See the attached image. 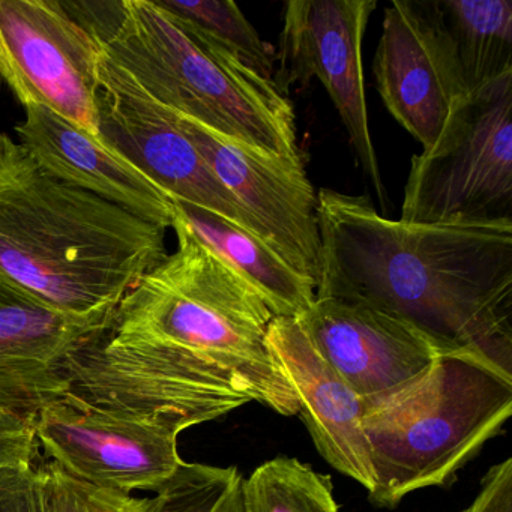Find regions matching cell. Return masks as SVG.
Listing matches in <instances>:
<instances>
[{
    "instance_id": "obj_1",
    "label": "cell",
    "mask_w": 512,
    "mask_h": 512,
    "mask_svg": "<svg viewBox=\"0 0 512 512\" xmlns=\"http://www.w3.org/2000/svg\"><path fill=\"white\" fill-rule=\"evenodd\" d=\"M172 229L175 253L68 359L67 394L179 434L253 401L298 415L266 341L274 313L182 224Z\"/></svg>"
},
{
    "instance_id": "obj_2",
    "label": "cell",
    "mask_w": 512,
    "mask_h": 512,
    "mask_svg": "<svg viewBox=\"0 0 512 512\" xmlns=\"http://www.w3.org/2000/svg\"><path fill=\"white\" fill-rule=\"evenodd\" d=\"M316 296L401 320L437 353L475 352L512 373V220L412 224L368 196L317 193Z\"/></svg>"
},
{
    "instance_id": "obj_3",
    "label": "cell",
    "mask_w": 512,
    "mask_h": 512,
    "mask_svg": "<svg viewBox=\"0 0 512 512\" xmlns=\"http://www.w3.org/2000/svg\"><path fill=\"white\" fill-rule=\"evenodd\" d=\"M167 230L50 175L0 133V278L53 310L104 320L167 257Z\"/></svg>"
},
{
    "instance_id": "obj_4",
    "label": "cell",
    "mask_w": 512,
    "mask_h": 512,
    "mask_svg": "<svg viewBox=\"0 0 512 512\" xmlns=\"http://www.w3.org/2000/svg\"><path fill=\"white\" fill-rule=\"evenodd\" d=\"M91 32L160 106L263 154L304 163L289 97L155 0L106 2Z\"/></svg>"
},
{
    "instance_id": "obj_5",
    "label": "cell",
    "mask_w": 512,
    "mask_h": 512,
    "mask_svg": "<svg viewBox=\"0 0 512 512\" xmlns=\"http://www.w3.org/2000/svg\"><path fill=\"white\" fill-rule=\"evenodd\" d=\"M511 415L512 373L479 353H440L404 385L364 398L368 499L395 508L413 491L448 485Z\"/></svg>"
},
{
    "instance_id": "obj_6",
    "label": "cell",
    "mask_w": 512,
    "mask_h": 512,
    "mask_svg": "<svg viewBox=\"0 0 512 512\" xmlns=\"http://www.w3.org/2000/svg\"><path fill=\"white\" fill-rule=\"evenodd\" d=\"M512 73L472 92L433 149L413 155L400 220L412 224L511 218Z\"/></svg>"
},
{
    "instance_id": "obj_7",
    "label": "cell",
    "mask_w": 512,
    "mask_h": 512,
    "mask_svg": "<svg viewBox=\"0 0 512 512\" xmlns=\"http://www.w3.org/2000/svg\"><path fill=\"white\" fill-rule=\"evenodd\" d=\"M100 41L59 0H0V79L23 107L100 130Z\"/></svg>"
},
{
    "instance_id": "obj_8",
    "label": "cell",
    "mask_w": 512,
    "mask_h": 512,
    "mask_svg": "<svg viewBox=\"0 0 512 512\" xmlns=\"http://www.w3.org/2000/svg\"><path fill=\"white\" fill-rule=\"evenodd\" d=\"M376 0H290L275 53V85L292 88L322 82L349 134L365 178L386 212L388 196L368 124L362 41Z\"/></svg>"
},
{
    "instance_id": "obj_9",
    "label": "cell",
    "mask_w": 512,
    "mask_h": 512,
    "mask_svg": "<svg viewBox=\"0 0 512 512\" xmlns=\"http://www.w3.org/2000/svg\"><path fill=\"white\" fill-rule=\"evenodd\" d=\"M373 73L386 109L422 152L434 148L470 95L437 0H394L385 8Z\"/></svg>"
},
{
    "instance_id": "obj_10",
    "label": "cell",
    "mask_w": 512,
    "mask_h": 512,
    "mask_svg": "<svg viewBox=\"0 0 512 512\" xmlns=\"http://www.w3.org/2000/svg\"><path fill=\"white\" fill-rule=\"evenodd\" d=\"M98 110L100 139L173 200L220 215L259 236L253 218L176 127L169 110L152 100L104 52Z\"/></svg>"
},
{
    "instance_id": "obj_11",
    "label": "cell",
    "mask_w": 512,
    "mask_h": 512,
    "mask_svg": "<svg viewBox=\"0 0 512 512\" xmlns=\"http://www.w3.org/2000/svg\"><path fill=\"white\" fill-rule=\"evenodd\" d=\"M38 445L74 478L131 494L157 491L182 463L176 431L64 397L35 416Z\"/></svg>"
},
{
    "instance_id": "obj_12",
    "label": "cell",
    "mask_w": 512,
    "mask_h": 512,
    "mask_svg": "<svg viewBox=\"0 0 512 512\" xmlns=\"http://www.w3.org/2000/svg\"><path fill=\"white\" fill-rule=\"evenodd\" d=\"M169 112L176 127L253 218L260 238L317 286L322 259L317 193L304 163L263 154Z\"/></svg>"
},
{
    "instance_id": "obj_13",
    "label": "cell",
    "mask_w": 512,
    "mask_h": 512,
    "mask_svg": "<svg viewBox=\"0 0 512 512\" xmlns=\"http://www.w3.org/2000/svg\"><path fill=\"white\" fill-rule=\"evenodd\" d=\"M295 319L319 355L361 398L404 385L439 355L412 326L358 302L316 296Z\"/></svg>"
},
{
    "instance_id": "obj_14",
    "label": "cell",
    "mask_w": 512,
    "mask_h": 512,
    "mask_svg": "<svg viewBox=\"0 0 512 512\" xmlns=\"http://www.w3.org/2000/svg\"><path fill=\"white\" fill-rule=\"evenodd\" d=\"M109 319L59 313L0 278V409L37 416L64 397L68 359Z\"/></svg>"
},
{
    "instance_id": "obj_15",
    "label": "cell",
    "mask_w": 512,
    "mask_h": 512,
    "mask_svg": "<svg viewBox=\"0 0 512 512\" xmlns=\"http://www.w3.org/2000/svg\"><path fill=\"white\" fill-rule=\"evenodd\" d=\"M266 341L319 454L338 472L373 490L370 448L362 428L364 398L319 355L295 317H274Z\"/></svg>"
},
{
    "instance_id": "obj_16",
    "label": "cell",
    "mask_w": 512,
    "mask_h": 512,
    "mask_svg": "<svg viewBox=\"0 0 512 512\" xmlns=\"http://www.w3.org/2000/svg\"><path fill=\"white\" fill-rule=\"evenodd\" d=\"M14 130L17 142L50 175L148 223L172 229L175 200L100 137L41 106L25 107V119Z\"/></svg>"
},
{
    "instance_id": "obj_17",
    "label": "cell",
    "mask_w": 512,
    "mask_h": 512,
    "mask_svg": "<svg viewBox=\"0 0 512 512\" xmlns=\"http://www.w3.org/2000/svg\"><path fill=\"white\" fill-rule=\"evenodd\" d=\"M175 211V221L256 290L275 317H298L313 304L316 284L262 238L188 203L175 200Z\"/></svg>"
},
{
    "instance_id": "obj_18",
    "label": "cell",
    "mask_w": 512,
    "mask_h": 512,
    "mask_svg": "<svg viewBox=\"0 0 512 512\" xmlns=\"http://www.w3.org/2000/svg\"><path fill=\"white\" fill-rule=\"evenodd\" d=\"M469 94L512 73L511 0H437Z\"/></svg>"
},
{
    "instance_id": "obj_19",
    "label": "cell",
    "mask_w": 512,
    "mask_h": 512,
    "mask_svg": "<svg viewBox=\"0 0 512 512\" xmlns=\"http://www.w3.org/2000/svg\"><path fill=\"white\" fill-rule=\"evenodd\" d=\"M244 512H340L331 478L298 458L260 464L241 484Z\"/></svg>"
},
{
    "instance_id": "obj_20",
    "label": "cell",
    "mask_w": 512,
    "mask_h": 512,
    "mask_svg": "<svg viewBox=\"0 0 512 512\" xmlns=\"http://www.w3.org/2000/svg\"><path fill=\"white\" fill-rule=\"evenodd\" d=\"M182 25L199 32L235 56L263 79L274 82V47L260 38L232 0H155ZM275 83V82H274Z\"/></svg>"
},
{
    "instance_id": "obj_21",
    "label": "cell",
    "mask_w": 512,
    "mask_h": 512,
    "mask_svg": "<svg viewBox=\"0 0 512 512\" xmlns=\"http://www.w3.org/2000/svg\"><path fill=\"white\" fill-rule=\"evenodd\" d=\"M238 467L182 461L148 497L146 512H244Z\"/></svg>"
},
{
    "instance_id": "obj_22",
    "label": "cell",
    "mask_w": 512,
    "mask_h": 512,
    "mask_svg": "<svg viewBox=\"0 0 512 512\" xmlns=\"http://www.w3.org/2000/svg\"><path fill=\"white\" fill-rule=\"evenodd\" d=\"M43 484L46 512H146L148 497L104 490L65 472L59 464L44 460L37 466Z\"/></svg>"
},
{
    "instance_id": "obj_23",
    "label": "cell",
    "mask_w": 512,
    "mask_h": 512,
    "mask_svg": "<svg viewBox=\"0 0 512 512\" xmlns=\"http://www.w3.org/2000/svg\"><path fill=\"white\" fill-rule=\"evenodd\" d=\"M38 448L35 416L0 409V469L35 466Z\"/></svg>"
},
{
    "instance_id": "obj_24",
    "label": "cell",
    "mask_w": 512,
    "mask_h": 512,
    "mask_svg": "<svg viewBox=\"0 0 512 512\" xmlns=\"http://www.w3.org/2000/svg\"><path fill=\"white\" fill-rule=\"evenodd\" d=\"M0 512H46L37 466L0 469Z\"/></svg>"
}]
</instances>
